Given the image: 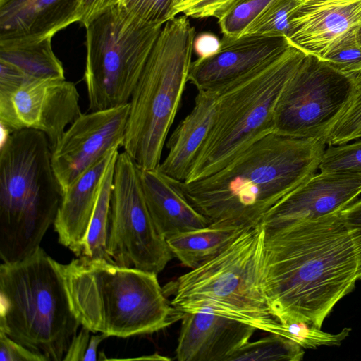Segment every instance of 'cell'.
<instances>
[{
    "label": "cell",
    "mask_w": 361,
    "mask_h": 361,
    "mask_svg": "<svg viewBox=\"0 0 361 361\" xmlns=\"http://www.w3.org/2000/svg\"><path fill=\"white\" fill-rule=\"evenodd\" d=\"M264 228L262 288L273 315L321 328L361 279V226L338 210Z\"/></svg>",
    "instance_id": "6da1fadb"
},
{
    "label": "cell",
    "mask_w": 361,
    "mask_h": 361,
    "mask_svg": "<svg viewBox=\"0 0 361 361\" xmlns=\"http://www.w3.org/2000/svg\"><path fill=\"white\" fill-rule=\"evenodd\" d=\"M324 137L297 138L271 132L219 171L191 182L169 178L209 225L247 228L316 173Z\"/></svg>",
    "instance_id": "7a4b0ae2"
},
{
    "label": "cell",
    "mask_w": 361,
    "mask_h": 361,
    "mask_svg": "<svg viewBox=\"0 0 361 361\" xmlns=\"http://www.w3.org/2000/svg\"><path fill=\"white\" fill-rule=\"evenodd\" d=\"M57 267L72 312L92 333L151 334L183 314L169 302L155 273L85 257Z\"/></svg>",
    "instance_id": "3957f363"
},
{
    "label": "cell",
    "mask_w": 361,
    "mask_h": 361,
    "mask_svg": "<svg viewBox=\"0 0 361 361\" xmlns=\"http://www.w3.org/2000/svg\"><path fill=\"white\" fill-rule=\"evenodd\" d=\"M47 137L33 129L5 135L0 149V257L19 261L54 224L62 193Z\"/></svg>",
    "instance_id": "277c9868"
},
{
    "label": "cell",
    "mask_w": 361,
    "mask_h": 361,
    "mask_svg": "<svg viewBox=\"0 0 361 361\" xmlns=\"http://www.w3.org/2000/svg\"><path fill=\"white\" fill-rule=\"evenodd\" d=\"M264 228H244L220 255L164 288L171 305L185 313L204 312L234 319L285 337L262 288Z\"/></svg>",
    "instance_id": "5b68a950"
},
{
    "label": "cell",
    "mask_w": 361,
    "mask_h": 361,
    "mask_svg": "<svg viewBox=\"0 0 361 361\" xmlns=\"http://www.w3.org/2000/svg\"><path fill=\"white\" fill-rule=\"evenodd\" d=\"M80 326L57 262L41 247L1 264L0 331L49 361H61Z\"/></svg>",
    "instance_id": "8992f818"
},
{
    "label": "cell",
    "mask_w": 361,
    "mask_h": 361,
    "mask_svg": "<svg viewBox=\"0 0 361 361\" xmlns=\"http://www.w3.org/2000/svg\"><path fill=\"white\" fill-rule=\"evenodd\" d=\"M195 37L184 15L164 23L133 92L122 147L141 169L161 163L188 82Z\"/></svg>",
    "instance_id": "52a82bcc"
},
{
    "label": "cell",
    "mask_w": 361,
    "mask_h": 361,
    "mask_svg": "<svg viewBox=\"0 0 361 361\" xmlns=\"http://www.w3.org/2000/svg\"><path fill=\"white\" fill-rule=\"evenodd\" d=\"M306 54L291 44L276 57L216 92L213 126L184 182L219 171L253 142L274 131L279 97Z\"/></svg>",
    "instance_id": "ba28073f"
},
{
    "label": "cell",
    "mask_w": 361,
    "mask_h": 361,
    "mask_svg": "<svg viewBox=\"0 0 361 361\" xmlns=\"http://www.w3.org/2000/svg\"><path fill=\"white\" fill-rule=\"evenodd\" d=\"M163 25L144 24L116 5L85 27L84 80L90 111L130 102Z\"/></svg>",
    "instance_id": "9c48e42d"
},
{
    "label": "cell",
    "mask_w": 361,
    "mask_h": 361,
    "mask_svg": "<svg viewBox=\"0 0 361 361\" xmlns=\"http://www.w3.org/2000/svg\"><path fill=\"white\" fill-rule=\"evenodd\" d=\"M107 252L116 264L157 274L173 256L149 212L140 168L124 151L114 166Z\"/></svg>",
    "instance_id": "30bf717a"
},
{
    "label": "cell",
    "mask_w": 361,
    "mask_h": 361,
    "mask_svg": "<svg viewBox=\"0 0 361 361\" xmlns=\"http://www.w3.org/2000/svg\"><path fill=\"white\" fill-rule=\"evenodd\" d=\"M353 87L354 78L307 54L279 97L274 132L297 138L324 137Z\"/></svg>",
    "instance_id": "8fae6325"
},
{
    "label": "cell",
    "mask_w": 361,
    "mask_h": 361,
    "mask_svg": "<svg viewBox=\"0 0 361 361\" xmlns=\"http://www.w3.org/2000/svg\"><path fill=\"white\" fill-rule=\"evenodd\" d=\"M82 114L76 86L65 78L31 80L0 92V123L5 135L33 129L44 133L53 147Z\"/></svg>",
    "instance_id": "7c38bea8"
},
{
    "label": "cell",
    "mask_w": 361,
    "mask_h": 361,
    "mask_svg": "<svg viewBox=\"0 0 361 361\" xmlns=\"http://www.w3.org/2000/svg\"><path fill=\"white\" fill-rule=\"evenodd\" d=\"M130 103L82 114L51 147V165L63 193L109 151L123 146Z\"/></svg>",
    "instance_id": "4fadbf2b"
},
{
    "label": "cell",
    "mask_w": 361,
    "mask_h": 361,
    "mask_svg": "<svg viewBox=\"0 0 361 361\" xmlns=\"http://www.w3.org/2000/svg\"><path fill=\"white\" fill-rule=\"evenodd\" d=\"M361 0H302L289 20L286 38L307 54L324 59L359 44Z\"/></svg>",
    "instance_id": "5bb4252c"
},
{
    "label": "cell",
    "mask_w": 361,
    "mask_h": 361,
    "mask_svg": "<svg viewBox=\"0 0 361 361\" xmlns=\"http://www.w3.org/2000/svg\"><path fill=\"white\" fill-rule=\"evenodd\" d=\"M290 45L286 37H222L217 53L192 61L188 82L197 90L218 92L276 57Z\"/></svg>",
    "instance_id": "9a60e30c"
},
{
    "label": "cell",
    "mask_w": 361,
    "mask_h": 361,
    "mask_svg": "<svg viewBox=\"0 0 361 361\" xmlns=\"http://www.w3.org/2000/svg\"><path fill=\"white\" fill-rule=\"evenodd\" d=\"M361 195V173H315L264 216V227L319 217L346 207Z\"/></svg>",
    "instance_id": "2e32d148"
},
{
    "label": "cell",
    "mask_w": 361,
    "mask_h": 361,
    "mask_svg": "<svg viewBox=\"0 0 361 361\" xmlns=\"http://www.w3.org/2000/svg\"><path fill=\"white\" fill-rule=\"evenodd\" d=\"M176 350L179 361H228L256 328L214 314L185 312Z\"/></svg>",
    "instance_id": "e0dca14e"
},
{
    "label": "cell",
    "mask_w": 361,
    "mask_h": 361,
    "mask_svg": "<svg viewBox=\"0 0 361 361\" xmlns=\"http://www.w3.org/2000/svg\"><path fill=\"white\" fill-rule=\"evenodd\" d=\"M82 0H0V40L54 37L79 23Z\"/></svg>",
    "instance_id": "ac0fdd59"
},
{
    "label": "cell",
    "mask_w": 361,
    "mask_h": 361,
    "mask_svg": "<svg viewBox=\"0 0 361 361\" xmlns=\"http://www.w3.org/2000/svg\"><path fill=\"white\" fill-rule=\"evenodd\" d=\"M119 148H113L62 193L54 228L59 243L75 256L86 235L104 173L111 160L119 154Z\"/></svg>",
    "instance_id": "d6986e66"
},
{
    "label": "cell",
    "mask_w": 361,
    "mask_h": 361,
    "mask_svg": "<svg viewBox=\"0 0 361 361\" xmlns=\"http://www.w3.org/2000/svg\"><path fill=\"white\" fill-rule=\"evenodd\" d=\"M217 97L216 92L197 90L192 110L166 142L168 153L157 168L163 174L176 180H186L213 126Z\"/></svg>",
    "instance_id": "ffe728a7"
},
{
    "label": "cell",
    "mask_w": 361,
    "mask_h": 361,
    "mask_svg": "<svg viewBox=\"0 0 361 361\" xmlns=\"http://www.w3.org/2000/svg\"><path fill=\"white\" fill-rule=\"evenodd\" d=\"M144 197L150 215L161 234L167 240L187 231L209 225L177 190L171 179L157 169H140Z\"/></svg>",
    "instance_id": "44dd1931"
},
{
    "label": "cell",
    "mask_w": 361,
    "mask_h": 361,
    "mask_svg": "<svg viewBox=\"0 0 361 361\" xmlns=\"http://www.w3.org/2000/svg\"><path fill=\"white\" fill-rule=\"evenodd\" d=\"M52 37H22L0 40V59L19 70L28 80L65 78L55 55Z\"/></svg>",
    "instance_id": "7402d4cb"
},
{
    "label": "cell",
    "mask_w": 361,
    "mask_h": 361,
    "mask_svg": "<svg viewBox=\"0 0 361 361\" xmlns=\"http://www.w3.org/2000/svg\"><path fill=\"white\" fill-rule=\"evenodd\" d=\"M244 228L208 225L177 233L166 240L173 256L194 269L220 255Z\"/></svg>",
    "instance_id": "603a6c76"
},
{
    "label": "cell",
    "mask_w": 361,
    "mask_h": 361,
    "mask_svg": "<svg viewBox=\"0 0 361 361\" xmlns=\"http://www.w3.org/2000/svg\"><path fill=\"white\" fill-rule=\"evenodd\" d=\"M118 155L111 160L104 173L88 229L77 257L114 263L107 252V237L114 166Z\"/></svg>",
    "instance_id": "cb8c5ba5"
},
{
    "label": "cell",
    "mask_w": 361,
    "mask_h": 361,
    "mask_svg": "<svg viewBox=\"0 0 361 361\" xmlns=\"http://www.w3.org/2000/svg\"><path fill=\"white\" fill-rule=\"evenodd\" d=\"M305 354L303 348L294 341L279 334L248 342L228 359V361H300Z\"/></svg>",
    "instance_id": "d4e9b609"
},
{
    "label": "cell",
    "mask_w": 361,
    "mask_h": 361,
    "mask_svg": "<svg viewBox=\"0 0 361 361\" xmlns=\"http://www.w3.org/2000/svg\"><path fill=\"white\" fill-rule=\"evenodd\" d=\"M324 137L327 145H343L361 138V72L354 77L352 95Z\"/></svg>",
    "instance_id": "484cf974"
},
{
    "label": "cell",
    "mask_w": 361,
    "mask_h": 361,
    "mask_svg": "<svg viewBox=\"0 0 361 361\" xmlns=\"http://www.w3.org/2000/svg\"><path fill=\"white\" fill-rule=\"evenodd\" d=\"M302 1V0H272L241 36L286 37L289 31L290 18Z\"/></svg>",
    "instance_id": "4316f807"
},
{
    "label": "cell",
    "mask_w": 361,
    "mask_h": 361,
    "mask_svg": "<svg viewBox=\"0 0 361 361\" xmlns=\"http://www.w3.org/2000/svg\"><path fill=\"white\" fill-rule=\"evenodd\" d=\"M272 0H235L218 18L223 37H240Z\"/></svg>",
    "instance_id": "83f0119b"
},
{
    "label": "cell",
    "mask_w": 361,
    "mask_h": 361,
    "mask_svg": "<svg viewBox=\"0 0 361 361\" xmlns=\"http://www.w3.org/2000/svg\"><path fill=\"white\" fill-rule=\"evenodd\" d=\"M319 169L324 173H361V140L350 144L328 145Z\"/></svg>",
    "instance_id": "f1b7e54d"
},
{
    "label": "cell",
    "mask_w": 361,
    "mask_h": 361,
    "mask_svg": "<svg viewBox=\"0 0 361 361\" xmlns=\"http://www.w3.org/2000/svg\"><path fill=\"white\" fill-rule=\"evenodd\" d=\"M283 326L286 338L294 341L303 348L312 349L323 345H340L351 331L350 328H344L338 334H330L302 322H290Z\"/></svg>",
    "instance_id": "f546056e"
},
{
    "label": "cell",
    "mask_w": 361,
    "mask_h": 361,
    "mask_svg": "<svg viewBox=\"0 0 361 361\" xmlns=\"http://www.w3.org/2000/svg\"><path fill=\"white\" fill-rule=\"evenodd\" d=\"M234 1L185 0L173 11V18L180 13L194 18H217Z\"/></svg>",
    "instance_id": "4dcf8cb0"
},
{
    "label": "cell",
    "mask_w": 361,
    "mask_h": 361,
    "mask_svg": "<svg viewBox=\"0 0 361 361\" xmlns=\"http://www.w3.org/2000/svg\"><path fill=\"white\" fill-rule=\"evenodd\" d=\"M173 0H145L135 19L149 25H163L172 19Z\"/></svg>",
    "instance_id": "1f68e13d"
},
{
    "label": "cell",
    "mask_w": 361,
    "mask_h": 361,
    "mask_svg": "<svg viewBox=\"0 0 361 361\" xmlns=\"http://www.w3.org/2000/svg\"><path fill=\"white\" fill-rule=\"evenodd\" d=\"M323 60L341 73L354 78L361 72V45L341 49Z\"/></svg>",
    "instance_id": "d6a6232c"
},
{
    "label": "cell",
    "mask_w": 361,
    "mask_h": 361,
    "mask_svg": "<svg viewBox=\"0 0 361 361\" xmlns=\"http://www.w3.org/2000/svg\"><path fill=\"white\" fill-rule=\"evenodd\" d=\"M0 361H49L42 354L33 351L0 331Z\"/></svg>",
    "instance_id": "836d02e7"
},
{
    "label": "cell",
    "mask_w": 361,
    "mask_h": 361,
    "mask_svg": "<svg viewBox=\"0 0 361 361\" xmlns=\"http://www.w3.org/2000/svg\"><path fill=\"white\" fill-rule=\"evenodd\" d=\"M119 0H82L80 11V23L85 27L100 15L118 5Z\"/></svg>",
    "instance_id": "e575fe53"
},
{
    "label": "cell",
    "mask_w": 361,
    "mask_h": 361,
    "mask_svg": "<svg viewBox=\"0 0 361 361\" xmlns=\"http://www.w3.org/2000/svg\"><path fill=\"white\" fill-rule=\"evenodd\" d=\"M221 39L211 32H202L195 35L193 42V51L199 59L209 57L220 49Z\"/></svg>",
    "instance_id": "d590c367"
},
{
    "label": "cell",
    "mask_w": 361,
    "mask_h": 361,
    "mask_svg": "<svg viewBox=\"0 0 361 361\" xmlns=\"http://www.w3.org/2000/svg\"><path fill=\"white\" fill-rule=\"evenodd\" d=\"M91 331L82 326L79 333L73 338L63 359V361H84L88 348Z\"/></svg>",
    "instance_id": "8d00e7d4"
},
{
    "label": "cell",
    "mask_w": 361,
    "mask_h": 361,
    "mask_svg": "<svg viewBox=\"0 0 361 361\" xmlns=\"http://www.w3.org/2000/svg\"><path fill=\"white\" fill-rule=\"evenodd\" d=\"M341 213L347 222L361 226V199L343 208Z\"/></svg>",
    "instance_id": "74e56055"
},
{
    "label": "cell",
    "mask_w": 361,
    "mask_h": 361,
    "mask_svg": "<svg viewBox=\"0 0 361 361\" xmlns=\"http://www.w3.org/2000/svg\"><path fill=\"white\" fill-rule=\"evenodd\" d=\"M108 336L106 334L99 333L93 334L90 336L88 348L87 349L84 361H94L97 358V350L100 343Z\"/></svg>",
    "instance_id": "f35d334b"
},
{
    "label": "cell",
    "mask_w": 361,
    "mask_h": 361,
    "mask_svg": "<svg viewBox=\"0 0 361 361\" xmlns=\"http://www.w3.org/2000/svg\"><path fill=\"white\" fill-rule=\"evenodd\" d=\"M123 360H170L171 359L159 355L158 353H154L153 355H142L139 357H134V358H128V359H123Z\"/></svg>",
    "instance_id": "ab89813d"
},
{
    "label": "cell",
    "mask_w": 361,
    "mask_h": 361,
    "mask_svg": "<svg viewBox=\"0 0 361 361\" xmlns=\"http://www.w3.org/2000/svg\"><path fill=\"white\" fill-rule=\"evenodd\" d=\"M185 0H173V11H172V18H173V12L176 7H178L180 4H181Z\"/></svg>",
    "instance_id": "60d3db41"
},
{
    "label": "cell",
    "mask_w": 361,
    "mask_h": 361,
    "mask_svg": "<svg viewBox=\"0 0 361 361\" xmlns=\"http://www.w3.org/2000/svg\"><path fill=\"white\" fill-rule=\"evenodd\" d=\"M357 39H358L359 44L361 45V27L360 28L359 32H358Z\"/></svg>",
    "instance_id": "b9f144b4"
}]
</instances>
